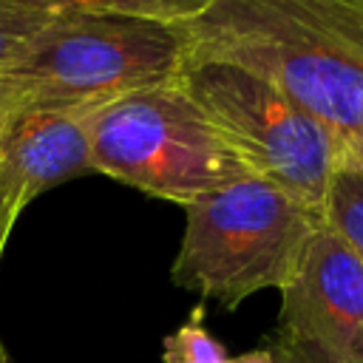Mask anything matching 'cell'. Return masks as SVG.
<instances>
[{"label": "cell", "mask_w": 363, "mask_h": 363, "mask_svg": "<svg viewBox=\"0 0 363 363\" xmlns=\"http://www.w3.org/2000/svg\"><path fill=\"white\" fill-rule=\"evenodd\" d=\"M23 210H26V204L0 182V258H3L6 241H9V235H11V227H14V221L20 218Z\"/></svg>", "instance_id": "cell-13"}, {"label": "cell", "mask_w": 363, "mask_h": 363, "mask_svg": "<svg viewBox=\"0 0 363 363\" xmlns=\"http://www.w3.org/2000/svg\"><path fill=\"white\" fill-rule=\"evenodd\" d=\"M17 99H23V96L17 94V88H11L9 82H3V79H0V111H3V108H9V105H11V102H17Z\"/></svg>", "instance_id": "cell-15"}, {"label": "cell", "mask_w": 363, "mask_h": 363, "mask_svg": "<svg viewBox=\"0 0 363 363\" xmlns=\"http://www.w3.org/2000/svg\"><path fill=\"white\" fill-rule=\"evenodd\" d=\"M343 159L352 162V164H357V167L363 170V139H352V142H346Z\"/></svg>", "instance_id": "cell-14"}, {"label": "cell", "mask_w": 363, "mask_h": 363, "mask_svg": "<svg viewBox=\"0 0 363 363\" xmlns=\"http://www.w3.org/2000/svg\"><path fill=\"white\" fill-rule=\"evenodd\" d=\"M323 224L363 261V170L346 159L329 182Z\"/></svg>", "instance_id": "cell-8"}, {"label": "cell", "mask_w": 363, "mask_h": 363, "mask_svg": "<svg viewBox=\"0 0 363 363\" xmlns=\"http://www.w3.org/2000/svg\"><path fill=\"white\" fill-rule=\"evenodd\" d=\"M43 11H91V14H133V17H156L170 23L193 20L210 0H23Z\"/></svg>", "instance_id": "cell-9"}, {"label": "cell", "mask_w": 363, "mask_h": 363, "mask_svg": "<svg viewBox=\"0 0 363 363\" xmlns=\"http://www.w3.org/2000/svg\"><path fill=\"white\" fill-rule=\"evenodd\" d=\"M275 335L329 363H363V261L326 224L281 289Z\"/></svg>", "instance_id": "cell-6"}, {"label": "cell", "mask_w": 363, "mask_h": 363, "mask_svg": "<svg viewBox=\"0 0 363 363\" xmlns=\"http://www.w3.org/2000/svg\"><path fill=\"white\" fill-rule=\"evenodd\" d=\"M187 60L241 65L346 142L363 139V0H210Z\"/></svg>", "instance_id": "cell-1"}, {"label": "cell", "mask_w": 363, "mask_h": 363, "mask_svg": "<svg viewBox=\"0 0 363 363\" xmlns=\"http://www.w3.org/2000/svg\"><path fill=\"white\" fill-rule=\"evenodd\" d=\"M51 20V11L23 0H0V74L20 57L31 37Z\"/></svg>", "instance_id": "cell-11"}, {"label": "cell", "mask_w": 363, "mask_h": 363, "mask_svg": "<svg viewBox=\"0 0 363 363\" xmlns=\"http://www.w3.org/2000/svg\"><path fill=\"white\" fill-rule=\"evenodd\" d=\"M187 51L184 23L60 11L0 79L26 102L96 111L130 91L179 79Z\"/></svg>", "instance_id": "cell-3"}, {"label": "cell", "mask_w": 363, "mask_h": 363, "mask_svg": "<svg viewBox=\"0 0 363 363\" xmlns=\"http://www.w3.org/2000/svg\"><path fill=\"white\" fill-rule=\"evenodd\" d=\"M0 363H11V357L6 354V349H3V346H0Z\"/></svg>", "instance_id": "cell-16"}, {"label": "cell", "mask_w": 363, "mask_h": 363, "mask_svg": "<svg viewBox=\"0 0 363 363\" xmlns=\"http://www.w3.org/2000/svg\"><path fill=\"white\" fill-rule=\"evenodd\" d=\"M91 113L17 99L0 111V182L28 204L40 193L94 173Z\"/></svg>", "instance_id": "cell-7"}, {"label": "cell", "mask_w": 363, "mask_h": 363, "mask_svg": "<svg viewBox=\"0 0 363 363\" xmlns=\"http://www.w3.org/2000/svg\"><path fill=\"white\" fill-rule=\"evenodd\" d=\"M184 230L170 269L176 286L235 309L284 289L323 216L281 187L244 173L182 207Z\"/></svg>", "instance_id": "cell-2"}, {"label": "cell", "mask_w": 363, "mask_h": 363, "mask_svg": "<svg viewBox=\"0 0 363 363\" xmlns=\"http://www.w3.org/2000/svg\"><path fill=\"white\" fill-rule=\"evenodd\" d=\"M230 363H329V360H323L320 354H315L312 349H306L295 340L272 335L267 343L230 357Z\"/></svg>", "instance_id": "cell-12"}, {"label": "cell", "mask_w": 363, "mask_h": 363, "mask_svg": "<svg viewBox=\"0 0 363 363\" xmlns=\"http://www.w3.org/2000/svg\"><path fill=\"white\" fill-rule=\"evenodd\" d=\"M91 164L94 173L179 207L247 173L179 79L96 108Z\"/></svg>", "instance_id": "cell-4"}, {"label": "cell", "mask_w": 363, "mask_h": 363, "mask_svg": "<svg viewBox=\"0 0 363 363\" xmlns=\"http://www.w3.org/2000/svg\"><path fill=\"white\" fill-rule=\"evenodd\" d=\"M179 82L210 116L247 173L323 216L329 182L343 162V136L264 77L224 60H187Z\"/></svg>", "instance_id": "cell-5"}, {"label": "cell", "mask_w": 363, "mask_h": 363, "mask_svg": "<svg viewBox=\"0 0 363 363\" xmlns=\"http://www.w3.org/2000/svg\"><path fill=\"white\" fill-rule=\"evenodd\" d=\"M162 363H230L227 349L207 332L201 306L164 337Z\"/></svg>", "instance_id": "cell-10"}]
</instances>
